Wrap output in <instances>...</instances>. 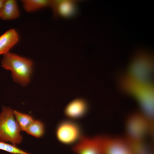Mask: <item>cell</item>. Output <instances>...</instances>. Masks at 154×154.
Segmentation results:
<instances>
[{
  "mask_svg": "<svg viewBox=\"0 0 154 154\" xmlns=\"http://www.w3.org/2000/svg\"><path fill=\"white\" fill-rule=\"evenodd\" d=\"M153 70V60L150 56L143 53H139L131 63L129 76L139 81L150 83Z\"/></svg>",
  "mask_w": 154,
  "mask_h": 154,
  "instance_id": "8992f818",
  "label": "cell"
},
{
  "mask_svg": "<svg viewBox=\"0 0 154 154\" xmlns=\"http://www.w3.org/2000/svg\"><path fill=\"white\" fill-rule=\"evenodd\" d=\"M14 114L17 123L21 130L23 131H26L34 120L31 116L16 111H14Z\"/></svg>",
  "mask_w": 154,
  "mask_h": 154,
  "instance_id": "9a60e30c",
  "label": "cell"
},
{
  "mask_svg": "<svg viewBox=\"0 0 154 154\" xmlns=\"http://www.w3.org/2000/svg\"><path fill=\"white\" fill-rule=\"evenodd\" d=\"M0 149L15 154H29L13 145L0 141Z\"/></svg>",
  "mask_w": 154,
  "mask_h": 154,
  "instance_id": "e0dca14e",
  "label": "cell"
},
{
  "mask_svg": "<svg viewBox=\"0 0 154 154\" xmlns=\"http://www.w3.org/2000/svg\"><path fill=\"white\" fill-rule=\"evenodd\" d=\"M89 109L88 103L85 100L77 98L71 101L66 106L64 113L68 119L75 121L85 116Z\"/></svg>",
  "mask_w": 154,
  "mask_h": 154,
  "instance_id": "9c48e42d",
  "label": "cell"
},
{
  "mask_svg": "<svg viewBox=\"0 0 154 154\" xmlns=\"http://www.w3.org/2000/svg\"><path fill=\"white\" fill-rule=\"evenodd\" d=\"M25 10L27 12H34L49 6V0H22L21 1Z\"/></svg>",
  "mask_w": 154,
  "mask_h": 154,
  "instance_id": "5bb4252c",
  "label": "cell"
},
{
  "mask_svg": "<svg viewBox=\"0 0 154 154\" xmlns=\"http://www.w3.org/2000/svg\"><path fill=\"white\" fill-rule=\"evenodd\" d=\"M3 1L4 0H0V12Z\"/></svg>",
  "mask_w": 154,
  "mask_h": 154,
  "instance_id": "ac0fdd59",
  "label": "cell"
},
{
  "mask_svg": "<svg viewBox=\"0 0 154 154\" xmlns=\"http://www.w3.org/2000/svg\"><path fill=\"white\" fill-rule=\"evenodd\" d=\"M33 65L30 59L9 52L3 55L1 61L2 67L11 71L14 81L23 86L30 82Z\"/></svg>",
  "mask_w": 154,
  "mask_h": 154,
  "instance_id": "7a4b0ae2",
  "label": "cell"
},
{
  "mask_svg": "<svg viewBox=\"0 0 154 154\" xmlns=\"http://www.w3.org/2000/svg\"><path fill=\"white\" fill-rule=\"evenodd\" d=\"M19 36L17 31L11 29L0 36V55L5 54L18 42Z\"/></svg>",
  "mask_w": 154,
  "mask_h": 154,
  "instance_id": "8fae6325",
  "label": "cell"
},
{
  "mask_svg": "<svg viewBox=\"0 0 154 154\" xmlns=\"http://www.w3.org/2000/svg\"><path fill=\"white\" fill-rule=\"evenodd\" d=\"M19 11L16 1L15 0H4L0 12L1 20H9L17 18Z\"/></svg>",
  "mask_w": 154,
  "mask_h": 154,
  "instance_id": "7c38bea8",
  "label": "cell"
},
{
  "mask_svg": "<svg viewBox=\"0 0 154 154\" xmlns=\"http://www.w3.org/2000/svg\"><path fill=\"white\" fill-rule=\"evenodd\" d=\"M49 6L56 17L70 18L74 16L77 11L76 2L74 1L51 0Z\"/></svg>",
  "mask_w": 154,
  "mask_h": 154,
  "instance_id": "30bf717a",
  "label": "cell"
},
{
  "mask_svg": "<svg viewBox=\"0 0 154 154\" xmlns=\"http://www.w3.org/2000/svg\"><path fill=\"white\" fill-rule=\"evenodd\" d=\"M122 85L125 90L137 99L146 115L152 117L154 93L150 83L139 81L128 76L123 79Z\"/></svg>",
  "mask_w": 154,
  "mask_h": 154,
  "instance_id": "6da1fadb",
  "label": "cell"
},
{
  "mask_svg": "<svg viewBox=\"0 0 154 154\" xmlns=\"http://www.w3.org/2000/svg\"><path fill=\"white\" fill-rule=\"evenodd\" d=\"M147 116L139 114H133L127 119L126 123L128 138L142 140L153 129L152 121Z\"/></svg>",
  "mask_w": 154,
  "mask_h": 154,
  "instance_id": "5b68a950",
  "label": "cell"
},
{
  "mask_svg": "<svg viewBox=\"0 0 154 154\" xmlns=\"http://www.w3.org/2000/svg\"><path fill=\"white\" fill-rule=\"evenodd\" d=\"M21 130L14 119V111L3 107L0 114V141L10 142L14 145L20 143L22 140Z\"/></svg>",
  "mask_w": 154,
  "mask_h": 154,
  "instance_id": "3957f363",
  "label": "cell"
},
{
  "mask_svg": "<svg viewBox=\"0 0 154 154\" xmlns=\"http://www.w3.org/2000/svg\"><path fill=\"white\" fill-rule=\"evenodd\" d=\"M58 141L63 145H74L83 135L81 125L75 121L67 119L61 121L56 130Z\"/></svg>",
  "mask_w": 154,
  "mask_h": 154,
  "instance_id": "277c9868",
  "label": "cell"
},
{
  "mask_svg": "<svg viewBox=\"0 0 154 154\" xmlns=\"http://www.w3.org/2000/svg\"><path fill=\"white\" fill-rule=\"evenodd\" d=\"M44 124L38 120H34L25 131L28 134L37 137H42L44 134Z\"/></svg>",
  "mask_w": 154,
  "mask_h": 154,
  "instance_id": "2e32d148",
  "label": "cell"
},
{
  "mask_svg": "<svg viewBox=\"0 0 154 154\" xmlns=\"http://www.w3.org/2000/svg\"><path fill=\"white\" fill-rule=\"evenodd\" d=\"M125 140L133 154H153L151 148L142 140L128 138Z\"/></svg>",
  "mask_w": 154,
  "mask_h": 154,
  "instance_id": "4fadbf2b",
  "label": "cell"
},
{
  "mask_svg": "<svg viewBox=\"0 0 154 154\" xmlns=\"http://www.w3.org/2000/svg\"><path fill=\"white\" fill-rule=\"evenodd\" d=\"M100 144L101 154H133L125 140L97 136Z\"/></svg>",
  "mask_w": 154,
  "mask_h": 154,
  "instance_id": "52a82bcc",
  "label": "cell"
},
{
  "mask_svg": "<svg viewBox=\"0 0 154 154\" xmlns=\"http://www.w3.org/2000/svg\"><path fill=\"white\" fill-rule=\"evenodd\" d=\"M72 150L75 154H101L100 145L97 136L92 137L83 135L73 145Z\"/></svg>",
  "mask_w": 154,
  "mask_h": 154,
  "instance_id": "ba28073f",
  "label": "cell"
}]
</instances>
